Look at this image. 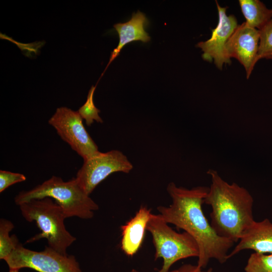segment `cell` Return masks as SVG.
Masks as SVG:
<instances>
[{
    "label": "cell",
    "instance_id": "cell-21",
    "mask_svg": "<svg viewBox=\"0 0 272 272\" xmlns=\"http://www.w3.org/2000/svg\"><path fill=\"white\" fill-rule=\"evenodd\" d=\"M131 272H140V271H139L138 270H137V269H132L131 270ZM169 272H177V269L171 270V271H170Z\"/></svg>",
    "mask_w": 272,
    "mask_h": 272
},
{
    "label": "cell",
    "instance_id": "cell-4",
    "mask_svg": "<svg viewBox=\"0 0 272 272\" xmlns=\"http://www.w3.org/2000/svg\"><path fill=\"white\" fill-rule=\"evenodd\" d=\"M23 218L29 222H35L41 232L29 239L30 243L46 239L48 246L67 255V248L76 240L66 229V218L61 207L51 198L32 199L19 206Z\"/></svg>",
    "mask_w": 272,
    "mask_h": 272
},
{
    "label": "cell",
    "instance_id": "cell-11",
    "mask_svg": "<svg viewBox=\"0 0 272 272\" xmlns=\"http://www.w3.org/2000/svg\"><path fill=\"white\" fill-rule=\"evenodd\" d=\"M248 249L259 253H272V223L268 219L255 221L228 254V258Z\"/></svg>",
    "mask_w": 272,
    "mask_h": 272
},
{
    "label": "cell",
    "instance_id": "cell-8",
    "mask_svg": "<svg viewBox=\"0 0 272 272\" xmlns=\"http://www.w3.org/2000/svg\"><path fill=\"white\" fill-rule=\"evenodd\" d=\"M61 139L83 160L98 153V147L86 129L78 111L66 107L57 108L48 120Z\"/></svg>",
    "mask_w": 272,
    "mask_h": 272
},
{
    "label": "cell",
    "instance_id": "cell-2",
    "mask_svg": "<svg viewBox=\"0 0 272 272\" xmlns=\"http://www.w3.org/2000/svg\"><path fill=\"white\" fill-rule=\"evenodd\" d=\"M211 184L204 199L211 206V225L222 237L238 242L255 221L253 198L245 188L222 179L217 171L209 169Z\"/></svg>",
    "mask_w": 272,
    "mask_h": 272
},
{
    "label": "cell",
    "instance_id": "cell-6",
    "mask_svg": "<svg viewBox=\"0 0 272 272\" xmlns=\"http://www.w3.org/2000/svg\"><path fill=\"white\" fill-rule=\"evenodd\" d=\"M4 260L9 269L29 268L38 272H82L75 256L61 254L48 246L42 251H36L19 242Z\"/></svg>",
    "mask_w": 272,
    "mask_h": 272
},
{
    "label": "cell",
    "instance_id": "cell-13",
    "mask_svg": "<svg viewBox=\"0 0 272 272\" xmlns=\"http://www.w3.org/2000/svg\"><path fill=\"white\" fill-rule=\"evenodd\" d=\"M148 24L149 20L145 14L138 11L136 13L132 14L128 21L113 25L118 34L119 41L117 46L111 52L109 62L101 76L126 44L134 41H141L147 43L150 40L149 34L145 31V28Z\"/></svg>",
    "mask_w": 272,
    "mask_h": 272
},
{
    "label": "cell",
    "instance_id": "cell-15",
    "mask_svg": "<svg viewBox=\"0 0 272 272\" xmlns=\"http://www.w3.org/2000/svg\"><path fill=\"white\" fill-rule=\"evenodd\" d=\"M13 223L7 219L0 220V259L4 260L15 249L19 242L15 235H9L14 228Z\"/></svg>",
    "mask_w": 272,
    "mask_h": 272
},
{
    "label": "cell",
    "instance_id": "cell-7",
    "mask_svg": "<svg viewBox=\"0 0 272 272\" xmlns=\"http://www.w3.org/2000/svg\"><path fill=\"white\" fill-rule=\"evenodd\" d=\"M132 169V164L120 151L113 150L105 153L99 151L83 160L76 178L82 188L90 195L110 174L118 172L128 173Z\"/></svg>",
    "mask_w": 272,
    "mask_h": 272
},
{
    "label": "cell",
    "instance_id": "cell-14",
    "mask_svg": "<svg viewBox=\"0 0 272 272\" xmlns=\"http://www.w3.org/2000/svg\"><path fill=\"white\" fill-rule=\"evenodd\" d=\"M241 12L248 26L261 29L272 19V9L259 0H239Z\"/></svg>",
    "mask_w": 272,
    "mask_h": 272
},
{
    "label": "cell",
    "instance_id": "cell-12",
    "mask_svg": "<svg viewBox=\"0 0 272 272\" xmlns=\"http://www.w3.org/2000/svg\"><path fill=\"white\" fill-rule=\"evenodd\" d=\"M152 214L150 209L141 206L134 216L121 226V248L126 255L132 256L141 247Z\"/></svg>",
    "mask_w": 272,
    "mask_h": 272
},
{
    "label": "cell",
    "instance_id": "cell-17",
    "mask_svg": "<svg viewBox=\"0 0 272 272\" xmlns=\"http://www.w3.org/2000/svg\"><path fill=\"white\" fill-rule=\"evenodd\" d=\"M245 272H272V253L254 252L250 254L244 267Z\"/></svg>",
    "mask_w": 272,
    "mask_h": 272
},
{
    "label": "cell",
    "instance_id": "cell-18",
    "mask_svg": "<svg viewBox=\"0 0 272 272\" xmlns=\"http://www.w3.org/2000/svg\"><path fill=\"white\" fill-rule=\"evenodd\" d=\"M259 31L257 59L272 60V19Z\"/></svg>",
    "mask_w": 272,
    "mask_h": 272
},
{
    "label": "cell",
    "instance_id": "cell-23",
    "mask_svg": "<svg viewBox=\"0 0 272 272\" xmlns=\"http://www.w3.org/2000/svg\"><path fill=\"white\" fill-rule=\"evenodd\" d=\"M220 272H228V271H220Z\"/></svg>",
    "mask_w": 272,
    "mask_h": 272
},
{
    "label": "cell",
    "instance_id": "cell-16",
    "mask_svg": "<svg viewBox=\"0 0 272 272\" xmlns=\"http://www.w3.org/2000/svg\"><path fill=\"white\" fill-rule=\"evenodd\" d=\"M96 85L92 86L90 89L87 100L85 104L77 111L83 119H85L86 124L90 126L94 121L99 123H103V120L99 116L100 110L95 105L93 102V95Z\"/></svg>",
    "mask_w": 272,
    "mask_h": 272
},
{
    "label": "cell",
    "instance_id": "cell-1",
    "mask_svg": "<svg viewBox=\"0 0 272 272\" xmlns=\"http://www.w3.org/2000/svg\"><path fill=\"white\" fill-rule=\"evenodd\" d=\"M209 187L197 186L191 189L169 183L167 191L172 199L168 207L159 206L157 211L169 224L183 230L195 240L199 248L197 265L205 268L212 259L224 263L234 242L218 236L209 222L202 205Z\"/></svg>",
    "mask_w": 272,
    "mask_h": 272
},
{
    "label": "cell",
    "instance_id": "cell-5",
    "mask_svg": "<svg viewBox=\"0 0 272 272\" xmlns=\"http://www.w3.org/2000/svg\"><path fill=\"white\" fill-rule=\"evenodd\" d=\"M147 230L152 237L155 259H163L158 272H169L172 265L179 260L198 257V245L193 237L185 231L180 233L174 230L159 214H152Z\"/></svg>",
    "mask_w": 272,
    "mask_h": 272
},
{
    "label": "cell",
    "instance_id": "cell-20",
    "mask_svg": "<svg viewBox=\"0 0 272 272\" xmlns=\"http://www.w3.org/2000/svg\"><path fill=\"white\" fill-rule=\"evenodd\" d=\"M177 272H213V269L211 267L205 270L197 264H185L177 269Z\"/></svg>",
    "mask_w": 272,
    "mask_h": 272
},
{
    "label": "cell",
    "instance_id": "cell-10",
    "mask_svg": "<svg viewBox=\"0 0 272 272\" xmlns=\"http://www.w3.org/2000/svg\"><path fill=\"white\" fill-rule=\"evenodd\" d=\"M259 31L245 22L238 25L225 47L226 56L234 57L244 66L248 79L258 61Z\"/></svg>",
    "mask_w": 272,
    "mask_h": 272
},
{
    "label": "cell",
    "instance_id": "cell-19",
    "mask_svg": "<svg viewBox=\"0 0 272 272\" xmlns=\"http://www.w3.org/2000/svg\"><path fill=\"white\" fill-rule=\"evenodd\" d=\"M26 180V176L19 173L6 170H0V192H2L9 186Z\"/></svg>",
    "mask_w": 272,
    "mask_h": 272
},
{
    "label": "cell",
    "instance_id": "cell-9",
    "mask_svg": "<svg viewBox=\"0 0 272 272\" xmlns=\"http://www.w3.org/2000/svg\"><path fill=\"white\" fill-rule=\"evenodd\" d=\"M219 21L217 27L212 30V35L205 41L198 43L196 46L203 51L202 57L209 62L213 61L216 67L222 70L224 64H230L231 60L225 55V47L229 38L238 25L236 17L226 14L227 7H222L216 1Z\"/></svg>",
    "mask_w": 272,
    "mask_h": 272
},
{
    "label": "cell",
    "instance_id": "cell-3",
    "mask_svg": "<svg viewBox=\"0 0 272 272\" xmlns=\"http://www.w3.org/2000/svg\"><path fill=\"white\" fill-rule=\"evenodd\" d=\"M45 197L52 198L61 207L66 218L90 219L99 209L98 204L82 188L76 177L64 181L59 177L52 176L29 190L20 192L14 201L19 206L32 199Z\"/></svg>",
    "mask_w": 272,
    "mask_h": 272
},
{
    "label": "cell",
    "instance_id": "cell-22",
    "mask_svg": "<svg viewBox=\"0 0 272 272\" xmlns=\"http://www.w3.org/2000/svg\"><path fill=\"white\" fill-rule=\"evenodd\" d=\"M9 272H20L19 269H9Z\"/></svg>",
    "mask_w": 272,
    "mask_h": 272
}]
</instances>
